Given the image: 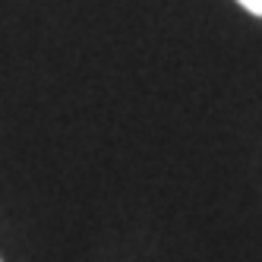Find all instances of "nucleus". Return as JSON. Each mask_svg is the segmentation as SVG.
I'll use <instances>...</instances> for the list:
<instances>
[{
	"label": "nucleus",
	"instance_id": "1",
	"mask_svg": "<svg viewBox=\"0 0 262 262\" xmlns=\"http://www.w3.org/2000/svg\"><path fill=\"white\" fill-rule=\"evenodd\" d=\"M237 4H240L243 10H250L253 16H262V0H237Z\"/></svg>",
	"mask_w": 262,
	"mask_h": 262
},
{
	"label": "nucleus",
	"instance_id": "2",
	"mask_svg": "<svg viewBox=\"0 0 262 262\" xmlns=\"http://www.w3.org/2000/svg\"><path fill=\"white\" fill-rule=\"evenodd\" d=\"M0 262H4V259H0Z\"/></svg>",
	"mask_w": 262,
	"mask_h": 262
}]
</instances>
